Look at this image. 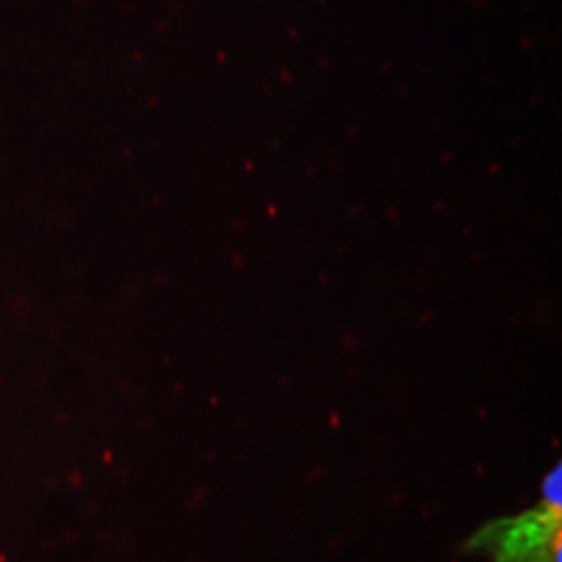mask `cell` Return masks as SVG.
I'll use <instances>...</instances> for the list:
<instances>
[{
  "label": "cell",
  "instance_id": "obj_1",
  "mask_svg": "<svg viewBox=\"0 0 562 562\" xmlns=\"http://www.w3.org/2000/svg\"><path fill=\"white\" fill-rule=\"evenodd\" d=\"M492 562H560V505L544 503L508 521L487 524L469 542Z\"/></svg>",
  "mask_w": 562,
  "mask_h": 562
}]
</instances>
